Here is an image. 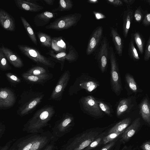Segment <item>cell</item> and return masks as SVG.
I'll use <instances>...</instances> for the list:
<instances>
[{
    "instance_id": "cell-1",
    "label": "cell",
    "mask_w": 150,
    "mask_h": 150,
    "mask_svg": "<svg viewBox=\"0 0 150 150\" xmlns=\"http://www.w3.org/2000/svg\"><path fill=\"white\" fill-rule=\"evenodd\" d=\"M54 139L49 131L31 134L16 141L8 150H41Z\"/></svg>"
},
{
    "instance_id": "cell-2",
    "label": "cell",
    "mask_w": 150,
    "mask_h": 150,
    "mask_svg": "<svg viewBox=\"0 0 150 150\" xmlns=\"http://www.w3.org/2000/svg\"><path fill=\"white\" fill-rule=\"evenodd\" d=\"M55 113L53 106L46 105L38 110L24 125L23 130L31 134L43 132Z\"/></svg>"
},
{
    "instance_id": "cell-3",
    "label": "cell",
    "mask_w": 150,
    "mask_h": 150,
    "mask_svg": "<svg viewBox=\"0 0 150 150\" xmlns=\"http://www.w3.org/2000/svg\"><path fill=\"white\" fill-rule=\"evenodd\" d=\"M98 129H89L76 135L63 145L60 150H82L99 135Z\"/></svg>"
},
{
    "instance_id": "cell-4",
    "label": "cell",
    "mask_w": 150,
    "mask_h": 150,
    "mask_svg": "<svg viewBox=\"0 0 150 150\" xmlns=\"http://www.w3.org/2000/svg\"><path fill=\"white\" fill-rule=\"evenodd\" d=\"M100 86L99 82L96 78L88 74L83 73L76 79L70 87L69 94L72 96L82 89H84L89 93H92L96 91Z\"/></svg>"
},
{
    "instance_id": "cell-5",
    "label": "cell",
    "mask_w": 150,
    "mask_h": 150,
    "mask_svg": "<svg viewBox=\"0 0 150 150\" xmlns=\"http://www.w3.org/2000/svg\"><path fill=\"white\" fill-rule=\"evenodd\" d=\"M109 60L110 64V83L112 91L117 96H119L123 90L119 65L113 48L110 47Z\"/></svg>"
},
{
    "instance_id": "cell-6",
    "label": "cell",
    "mask_w": 150,
    "mask_h": 150,
    "mask_svg": "<svg viewBox=\"0 0 150 150\" xmlns=\"http://www.w3.org/2000/svg\"><path fill=\"white\" fill-rule=\"evenodd\" d=\"M44 96L43 92L32 90L27 92L18 111V114L22 116L30 113L41 102Z\"/></svg>"
},
{
    "instance_id": "cell-7",
    "label": "cell",
    "mask_w": 150,
    "mask_h": 150,
    "mask_svg": "<svg viewBox=\"0 0 150 150\" xmlns=\"http://www.w3.org/2000/svg\"><path fill=\"white\" fill-rule=\"evenodd\" d=\"M75 125L74 118L69 113L64 114L61 118L57 121L52 129L51 134L57 141L70 132Z\"/></svg>"
},
{
    "instance_id": "cell-8",
    "label": "cell",
    "mask_w": 150,
    "mask_h": 150,
    "mask_svg": "<svg viewBox=\"0 0 150 150\" xmlns=\"http://www.w3.org/2000/svg\"><path fill=\"white\" fill-rule=\"evenodd\" d=\"M79 103L82 111L93 118H100L105 115L99 106L96 97L92 95L82 97L79 100Z\"/></svg>"
},
{
    "instance_id": "cell-9",
    "label": "cell",
    "mask_w": 150,
    "mask_h": 150,
    "mask_svg": "<svg viewBox=\"0 0 150 150\" xmlns=\"http://www.w3.org/2000/svg\"><path fill=\"white\" fill-rule=\"evenodd\" d=\"M109 48L108 40L104 36L98 47L93 52L95 59L102 73L106 72L107 69L109 60Z\"/></svg>"
},
{
    "instance_id": "cell-10",
    "label": "cell",
    "mask_w": 150,
    "mask_h": 150,
    "mask_svg": "<svg viewBox=\"0 0 150 150\" xmlns=\"http://www.w3.org/2000/svg\"><path fill=\"white\" fill-rule=\"evenodd\" d=\"M81 13H76L62 16L45 27L47 29L56 30L67 29L75 26L81 19Z\"/></svg>"
},
{
    "instance_id": "cell-11",
    "label": "cell",
    "mask_w": 150,
    "mask_h": 150,
    "mask_svg": "<svg viewBox=\"0 0 150 150\" xmlns=\"http://www.w3.org/2000/svg\"><path fill=\"white\" fill-rule=\"evenodd\" d=\"M18 47L23 54L34 62L49 67L53 68L54 67V62L42 55L37 50L24 45H19Z\"/></svg>"
},
{
    "instance_id": "cell-12",
    "label": "cell",
    "mask_w": 150,
    "mask_h": 150,
    "mask_svg": "<svg viewBox=\"0 0 150 150\" xmlns=\"http://www.w3.org/2000/svg\"><path fill=\"white\" fill-rule=\"evenodd\" d=\"M137 105V98L135 96L121 98L116 106V116L119 117L123 116L133 110Z\"/></svg>"
},
{
    "instance_id": "cell-13",
    "label": "cell",
    "mask_w": 150,
    "mask_h": 150,
    "mask_svg": "<svg viewBox=\"0 0 150 150\" xmlns=\"http://www.w3.org/2000/svg\"><path fill=\"white\" fill-rule=\"evenodd\" d=\"M70 78L69 71H65L60 76L53 89L49 99L51 100H60L63 93L67 86Z\"/></svg>"
},
{
    "instance_id": "cell-14",
    "label": "cell",
    "mask_w": 150,
    "mask_h": 150,
    "mask_svg": "<svg viewBox=\"0 0 150 150\" xmlns=\"http://www.w3.org/2000/svg\"><path fill=\"white\" fill-rule=\"evenodd\" d=\"M103 28L102 26H97L93 31L88 41L86 50L87 55L93 53L99 45L103 36Z\"/></svg>"
},
{
    "instance_id": "cell-15",
    "label": "cell",
    "mask_w": 150,
    "mask_h": 150,
    "mask_svg": "<svg viewBox=\"0 0 150 150\" xmlns=\"http://www.w3.org/2000/svg\"><path fill=\"white\" fill-rule=\"evenodd\" d=\"M49 54L53 58L62 62V63L65 60L70 63L74 62L79 57L78 52L71 45L69 47L67 52H61L55 53L53 51L50 50Z\"/></svg>"
},
{
    "instance_id": "cell-16",
    "label": "cell",
    "mask_w": 150,
    "mask_h": 150,
    "mask_svg": "<svg viewBox=\"0 0 150 150\" xmlns=\"http://www.w3.org/2000/svg\"><path fill=\"white\" fill-rule=\"evenodd\" d=\"M13 92L6 88L0 89V107L9 108L13 106L16 102Z\"/></svg>"
},
{
    "instance_id": "cell-17",
    "label": "cell",
    "mask_w": 150,
    "mask_h": 150,
    "mask_svg": "<svg viewBox=\"0 0 150 150\" xmlns=\"http://www.w3.org/2000/svg\"><path fill=\"white\" fill-rule=\"evenodd\" d=\"M139 113L144 121L150 125V104L148 96L146 94L139 105Z\"/></svg>"
},
{
    "instance_id": "cell-18",
    "label": "cell",
    "mask_w": 150,
    "mask_h": 150,
    "mask_svg": "<svg viewBox=\"0 0 150 150\" xmlns=\"http://www.w3.org/2000/svg\"><path fill=\"white\" fill-rule=\"evenodd\" d=\"M0 24L5 30L13 31L15 30V25L13 18L7 12L0 9Z\"/></svg>"
},
{
    "instance_id": "cell-19",
    "label": "cell",
    "mask_w": 150,
    "mask_h": 150,
    "mask_svg": "<svg viewBox=\"0 0 150 150\" xmlns=\"http://www.w3.org/2000/svg\"><path fill=\"white\" fill-rule=\"evenodd\" d=\"M6 59L14 67L20 68L23 66L22 61L20 57L10 49L4 46L0 47Z\"/></svg>"
},
{
    "instance_id": "cell-20",
    "label": "cell",
    "mask_w": 150,
    "mask_h": 150,
    "mask_svg": "<svg viewBox=\"0 0 150 150\" xmlns=\"http://www.w3.org/2000/svg\"><path fill=\"white\" fill-rule=\"evenodd\" d=\"M123 33L125 38H127L131 23L134 19V12L132 9L127 6L126 10L123 12Z\"/></svg>"
},
{
    "instance_id": "cell-21",
    "label": "cell",
    "mask_w": 150,
    "mask_h": 150,
    "mask_svg": "<svg viewBox=\"0 0 150 150\" xmlns=\"http://www.w3.org/2000/svg\"><path fill=\"white\" fill-rule=\"evenodd\" d=\"M125 79L126 89L129 95L132 93H141L143 90L137 84L134 77L130 73H127L125 75Z\"/></svg>"
},
{
    "instance_id": "cell-22",
    "label": "cell",
    "mask_w": 150,
    "mask_h": 150,
    "mask_svg": "<svg viewBox=\"0 0 150 150\" xmlns=\"http://www.w3.org/2000/svg\"><path fill=\"white\" fill-rule=\"evenodd\" d=\"M141 125L140 118L138 117L135 119L123 133L121 138L122 141L125 142L129 140L140 128Z\"/></svg>"
},
{
    "instance_id": "cell-23",
    "label": "cell",
    "mask_w": 150,
    "mask_h": 150,
    "mask_svg": "<svg viewBox=\"0 0 150 150\" xmlns=\"http://www.w3.org/2000/svg\"><path fill=\"white\" fill-rule=\"evenodd\" d=\"M14 1L18 8L26 11L37 12L44 8L41 6L31 2L30 0H15Z\"/></svg>"
},
{
    "instance_id": "cell-24",
    "label": "cell",
    "mask_w": 150,
    "mask_h": 150,
    "mask_svg": "<svg viewBox=\"0 0 150 150\" xmlns=\"http://www.w3.org/2000/svg\"><path fill=\"white\" fill-rule=\"evenodd\" d=\"M110 36L115 46V51L119 56H122L123 48V42L122 38L115 28H110Z\"/></svg>"
},
{
    "instance_id": "cell-25",
    "label": "cell",
    "mask_w": 150,
    "mask_h": 150,
    "mask_svg": "<svg viewBox=\"0 0 150 150\" xmlns=\"http://www.w3.org/2000/svg\"><path fill=\"white\" fill-rule=\"evenodd\" d=\"M55 14L45 11L36 15L34 18V22L37 26H43L47 24L52 19L55 17Z\"/></svg>"
},
{
    "instance_id": "cell-26",
    "label": "cell",
    "mask_w": 150,
    "mask_h": 150,
    "mask_svg": "<svg viewBox=\"0 0 150 150\" xmlns=\"http://www.w3.org/2000/svg\"><path fill=\"white\" fill-rule=\"evenodd\" d=\"M22 77L25 80L30 82L38 84H42L46 82L52 77L50 74H46L38 75H34L26 73L22 74Z\"/></svg>"
},
{
    "instance_id": "cell-27",
    "label": "cell",
    "mask_w": 150,
    "mask_h": 150,
    "mask_svg": "<svg viewBox=\"0 0 150 150\" xmlns=\"http://www.w3.org/2000/svg\"><path fill=\"white\" fill-rule=\"evenodd\" d=\"M131 121L132 119L130 117L123 119L112 127L109 131L108 134L124 131L130 124Z\"/></svg>"
},
{
    "instance_id": "cell-28",
    "label": "cell",
    "mask_w": 150,
    "mask_h": 150,
    "mask_svg": "<svg viewBox=\"0 0 150 150\" xmlns=\"http://www.w3.org/2000/svg\"><path fill=\"white\" fill-rule=\"evenodd\" d=\"M51 47L52 49L58 53L66 52L67 49V44L62 37L53 38Z\"/></svg>"
},
{
    "instance_id": "cell-29",
    "label": "cell",
    "mask_w": 150,
    "mask_h": 150,
    "mask_svg": "<svg viewBox=\"0 0 150 150\" xmlns=\"http://www.w3.org/2000/svg\"><path fill=\"white\" fill-rule=\"evenodd\" d=\"M97 102L101 110L108 116L112 117L114 112L112 106L110 103L103 99L96 97Z\"/></svg>"
},
{
    "instance_id": "cell-30",
    "label": "cell",
    "mask_w": 150,
    "mask_h": 150,
    "mask_svg": "<svg viewBox=\"0 0 150 150\" xmlns=\"http://www.w3.org/2000/svg\"><path fill=\"white\" fill-rule=\"evenodd\" d=\"M21 19L23 24L27 33L33 42L36 45L38 44L37 41L31 26L24 17H21Z\"/></svg>"
},
{
    "instance_id": "cell-31",
    "label": "cell",
    "mask_w": 150,
    "mask_h": 150,
    "mask_svg": "<svg viewBox=\"0 0 150 150\" xmlns=\"http://www.w3.org/2000/svg\"><path fill=\"white\" fill-rule=\"evenodd\" d=\"M137 45L140 53L142 54L144 52V38L139 31L135 32L131 35Z\"/></svg>"
},
{
    "instance_id": "cell-32",
    "label": "cell",
    "mask_w": 150,
    "mask_h": 150,
    "mask_svg": "<svg viewBox=\"0 0 150 150\" xmlns=\"http://www.w3.org/2000/svg\"><path fill=\"white\" fill-rule=\"evenodd\" d=\"M131 37L129 44L128 54L130 58L135 61L139 60L140 58L134 45L133 38L131 35Z\"/></svg>"
},
{
    "instance_id": "cell-33",
    "label": "cell",
    "mask_w": 150,
    "mask_h": 150,
    "mask_svg": "<svg viewBox=\"0 0 150 150\" xmlns=\"http://www.w3.org/2000/svg\"><path fill=\"white\" fill-rule=\"evenodd\" d=\"M73 6V2L71 0H60L59 1L58 7L52 10V11L54 12L69 11L72 8Z\"/></svg>"
},
{
    "instance_id": "cell-34",
    "label": "cell",
    "mask_w": 150,
    "mask_h": 150,
    "mask_svg": "<svg viewBox=\"0 0 150 150\" xmlns=\"http://www.w3.org/2000/svg\"><path fill=\"white\" fill-rule=\"evenodd\" d=\"M37 36L42 45L47 47H51L52 39L50 35L44 33L39 32L37 33Z\"/></svg>"
},
{
    "instance_id": "cell-35",
    "label": "cell",
    "mask_w": 150,
    "mask_h": 150,
    "mask_svg": "<svg viewBox=\"0 0 150 150\" xmlns=\"http://www.w3.org/2000/svg\"><path fill=\"white\" fill-rule=\"evenodd\" d=\"M105 132L100 134L88 146L82 150H92L99 145L101 144L102 139L105 135Z\"/></svg>"
},
{
    "instance_id": "cell-36",
    "label": "cell",
    "mask_w": 150,
    "mask_h": 150,
    "mask_svg": "<svg viewBox=\"0 0 150 150\" xmlns=\"http://www.w3.org/2000/svg\"><path fill=\"white\" fill-rule=\"evenodd\" d=\"M26 73L34 75H40L48 73L45 69L40 66L34 67L28 70Z\"/></svg>"
},
{
    "instance_id": "cell-37",
    "label": "cell",
    "mask_w": 150,
    "mask_h": 150,
    "mask_svg": "<svg viewBox=\"0 0 150 150\" xmlns=\"http://www.w3.org/2000/svg\"><path fill=\"white\" fill-rule=\"evenodd\" d=\"M0 69L3 70H6L11 69V67L9 65L6 57L0 50Z\"/></svg>"
},
{
    "instance_id": "cell-38",
    "label": "cell",
    "mask_w": 150,
    "mask_h": 150,
    "mask_svg": "<svg viewBox=\"0 0 150 150\" xmlns=\"http://www.w3.org/2000/svg\"><path fill=\"white\" fill-rule=\"evenodd\" d=\"M124 131L120 132L112 133L108 134L107 135L105 136L102 139L101 144H105L111 142L122 134Z\"/></svg>"
},
{
    "instance_id": "cell-39",
    "label": "cell",
    "mask_w": 150,
    "mask_h": 150,
    "mask_svg": "<svg viewBox=\"0 0 150 150\" xmlns=\"http://www.w3.org/2000/svg\"><path fill=\"white\" fill-rule=\"evenodd\" d=\"M144 15V11L142 9L141 6L138 7L134 13V18L135 21L139 23L143 20Z\"/></svg>"
},
{
    "instance_id": "cell-40",
    "label": "cell",
    "mask_w": 150,
    "mask_h": 150,
    "mask_svg": "<svg viewBox=\"0 0 150 150\" xmlns=\"http://www.w3.org/2000/svg\"><path fill=\"white\" fill-rule=\"evenodd\" d=\"M6 75L9 81L13 83H18L21 81L20 78L14 74L7 73L6 74Z\"/></svg>"
},
{
    "instance_id": "cell-41",
    "label": "cell",
    "mask_w": 150,
    "mask_h": 150,
    "mask_svg": "<svg viewBox=\"0 0 150 150\" xmlns=\"http://www.w3.org/2000/svg\"><path fill=\"white\" fill-rule=\"evenodd\" d=\"M150 57V38L147 40L144 55V59L146 61H148Z\"/></svg>"
},
{
    "instance_id": "cell-42",
    "label": "cell",
    "mask_w": 150,
    "mask_h": 150,
    "mask_svg": "<svg viewBox=\"0 0 150 150\" xmlns=\"http://www.w3.org/2000/svg\"><path fill=\"white\" fill-rule=\"evenodd\" d=\"M142 24L147 27L150 25V13L147 10L144 11V16L142 21Z\"/></svg>"
},
{
    "instance_id": "cell-43",
    "label": "cell",
    "mask_w": 150,
    "mask_h": 150,
    "mask_svg": "<svg viewBox=\"0 0 150 150\" xmlns=\"http://www.w3.org/2000/svg\"><path fill=\"white\" fill-rule=\"evenodd\" d=\"M56 141L55 139L52 141L42 150H55L56 148L55 142Z\"/></svg>"
},
{
    "instance_id": "cell-44",
    "label": "cell",
    "mask_w": 150,
    "mask_h": 150,
    "mask_svg": "<svg viewBox=\"0 0 150 150\" xmlns=\"http://www.w3.org/2000/svg\"><path fill=\"white\" fill-rule=\"evenodd\" d=\"M106 1L108 4L115 7L121 6L123 5V2L120 0H107Z\"/></svg>"
},
{
    "instance_id": "cell-45",
    "label": "cell",
    "mask_w": 150,
    "mask_h": 150,
    "mask_svg": "<svg viewBox=\"0 0 150 150\" xmlns=\"http://www.w3.org/2000/svg\"><path fill=\"white\" fill-rule=\"evenodd\" d=\"M95 18L97 19H100L106 18V16L103 14L95 11H93Z\"/></svg>"
},
{
    "instance_id": "cell-46",
    "label": "cell",
    "mask_w": 150,
    "mask_h": 150,
    "mask_svg": "<svg viewBox=\"0 0 150 150\" xmlns=\"http://www.w3.org/2000/svg\"><path fill=\"white\" fill-rule=\"evenodd\" d=\"M143 150H150V142L149 141L144 143L141 146Z\"/></svg>"
},
{
    "instance_id": "cell-47",
    "label": "cell",
    "mask_w": 150,
    "mask_h": 150,
    "mask_svg": "<svg viewBox=\"0 0 150 150\" xmlns=\"http://www.w3.org/2000/svg\"><path fill=\"white\" fill-rule=\"evenodd\" d=\"M115 143L114 141H111L104 146L100 150H109L114 145Z\"/></svg>"
},
{
    "instance_id": "cell-48",
    "label": "cell",
    "mask_w": 150,
    "mask_h": 150,
    "mask_svg": "<svg viewBox=\"0 0 150 150\" xmlns=\"http://www.w3.org/2000/svg\"><path fill=\"white\" fill-rule=\"evenodd\" d=\"M14 139L9 141L5 145L3 146H0V150H8L11 146L12 143L14 141Z\"/></svg>"
},
{
    "instance_id": "cell-49",
    "label": "cell",
    "mask_w": 150,
    "mask_h": 150,
    "mask_svg": "<svg viewBox=\"0 0 150 150\" xmlns=\"http://www.w3.org/2000/svg\"><path fill=\"white\" fill-rule=\"evenodd\" d=\"M5 130V126L0 123V138L4 134Z\"/></svg>"
},
{
    "instance_id": "cell-50",
    "label": "cell",
    "mask_w": 150,
    "mask_h": 150,
    "mask_svg": "<svg viewBox=\"0 0 150 150\" xmlns=\"http://www.w3.org/2000/svg\"><path fill=\"white\" fill-rule=\"evenodd\" d=\"M122 1L125 3L127 6H129L132 5L135 1V0H122Z\"/></svg>"
},
{
    "instance_id": "cell-51",
    "label": "cell",
    "mask_w": 150,
    "mask_h": 150,
    "mask_svg": "<svg viewBox=\"0 0 150 150\" xmlns=\"http://www.w3.org/2000/svg\"><path fill=\"white\" fill-rule=\"evenodd\" d=\"M47 4L50 5H52L53 4L54 0H43Z\"/></svg>"
},
{
    "instance_id": "cell-52",
    "label": "cell",
    "mask_w": 150,
    "mask_h": 150,
    "mask_svg": "<svg viewBox=\"0 0 150 150\" xmlns=\"http://www.w3.org/2000/svg\"><path fill=\"white\" fill-rule=\"evenodd\" d=\"M87 2L91 4H95L98 3V0H88Z\"/></svg>"
},
{
    "instance_id": "cell-53",
    "label": "cell",
    "mask_w": 150,
    "mask_h": 150,
    "mask_svg": "<svg viewBox=\"0 0 150 150\" xmlns=\"http://www.w3.org/2000/svg\"><path fill=\"white\" fill-rule=\"evenodd\" d=\"M121 150H129V149L126 146L124 147Z\"/></svg>"
},
{
    "instance_id": "cell-54",
    "label": "cell",
    "mask_w": 150,
    "mask_h": 150,
    "mask_svg": "<svg viewBox=\"0 0 150 150\" xmlns=\"http://www.w3.org/2000/svg\"><path fill=\"white\" fill-rule=\"evenodd\" d=\"M146 1L149 3V4H150V1L149 0H146Z\"/></svg>"
}]
</instances>
